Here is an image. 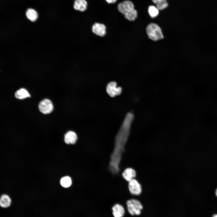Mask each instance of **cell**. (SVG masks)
<instances>
[{
    "label": "cell",
    "instance_id": "cell-1",
    "mask_svg": "<svg viewBox=\"0 0 217 217\" xmlns=\"http://www.w3.org/2000/svg\"><path fill=\"white\" fill-rule=\"evenodd\" d=\"M147 34L149 38L154 41L163 38L161 29L156 24L152 23L149 24L146 28Z\"/></svg>",
    "mask_w": 217,
    "mask_h": 217
},
{
    "label": "cell",
    "instance_id": "cell-2",
    "mask_svg": "<svg viewBox=\"0 0 217 217\" xmlns=\"http://www.w3.org/2000/svg\"><path fill=\"white\" fill-rule=\"evenodd\" d=\"M127 209L132 215H139L143 209V206L139 200L134 199L128 200L127 202Z\"/></svg>",
    "mask_w": 217,
    "mask_h": 217
},
{
    "label": "cell",
    "instance_id": "cell-3",
    "mask_svg": "<svg viewBox=\"0 0 217 217\" xmlns=\"http://www.w3.org/2000/svg\"><path fill=\"white\" fill-rule=\"evenodd\" d=\"M38 107L39 111L44 114L51 113L54 108L52 101L48 99H45L41 101L39 104Z\"/></svg>",
    "mask_w": 217,
    "mask_h": 217
},
{
    "label": "cell",
    "instance_id": "cell-4",
    "mask_svg": "<svg viewBox=\"0 0 217 217\" xmlns=\"http://www.w3.org/2000/svg\"><path fill=\"white\" fill-rule=\"evenodd\" d=\"M115 82L111 81L107 85L106 90L107 93L111 97H114L119 95L122 92V88L120 87L117 86Z\"/></svg>",
    "mask_w": 217,
    "mask_h": 217
},
{
    "label": "cell",
    "instance_id": "cell-5",
    "mask_svg": "<svg viewBox=\"0 0 217 217\" xmlns=\"http://www.w3.org/2000/svg\"><path fill=\"white\" fill-rule=\"evenodd\" d=\"M118 11L123 14L125 15L134 9V4L129 0H125L118 5Z\"/></svg>",
    "mask_w": 217,
    "mask_h": 217
},
{
    "label": "cell",
    "instance_id": "cell-6",
    "mask_svg": "<svg viewBox=\"0 0 217 217\" xmlns=\"http://www.w3.org/2000/svg\"><path fill=\"white\" fill-rule=\"evenodd\" d=\"M128 182V188L131 193L134 195H140L142 193V188L138 181L134 178Z\"/></svg>",
    "mask_w": 217,
    "mask_h": 217
},
{
    "label": "cell",
    "instance_id": "cell-7",
    "mask_svg": "<svg viewBox=\"0 0 217 217\" xmlns=\"http://www.w3.org/2000/svg\"><path fill=\"white\" fill-rule=\"evenodd\" d=\"M92 31L97 36L103 37L106 34V27L103 24L99 23H96L92 26Z\"/></svg>",
    "mask_w": 217,
    "mask_h": 217
},
{
    "label": "cell",
    "instance_id": "cell-8",
    "mask_svg": "<svg viewBox=\"0 0 217 217\" xmlns=\"http://www.w3.org/2000/svg\"><path fill=\"white\" fill-rule=\"evenodd\" d=\"M77 139L76 133L73 131H69L64 135V141L67 144H74L76 142Z\"/></svg>",
    "mask_w": 217,
    "mask_h": 217
},
{
    "label": "cell",
    "instance_id": "cell-9",
    "mask_svg": "<svg viewBox=\"0 0 217 217\" xmlns=\"http://www.w3.org/2000/svg\"><path fill=\"white\" fill-rule=\"evenodd\" d=\"M136 175L135 171L131 168L126 169L122 174L123 178L128 182L134 179L136 176Z\"/></svg>",
    "mask_w": 217,
    "mask_h": 217
},
{
    "label": "cell",
    "instance_id": "cell-10",
    "mask_svg": "<svg viewBox=\"0 0 217 217\" xmlns=\"http://www.w3.org/2000/svg\"><path fill=\"white\" fill-rule=\"evenodd\" d=\"M87 3L85 0H75L73 7L77 11H84L87 8Z\"/></svg>",
    "mask_w": 217,
    "mask_h": 217
},
{
    "label": "cell",
    "instance_id": "cell-11",
    "mask_svg": "<svg viewBox=\"0 0 217 217\" xmlns=\"http://www.w3.org/2000/svg\"><path fill=\"white\" fill-rule=\"evenodd\" d=\"M112 211L114 217H122L125 213L123 207L118 204H116L113 206Z\"/></svg>",
    "mask_w": 217,
    "mask_h": 217
},
{
    "label": "cell",
    "instance_id": "cell-12",
    "mask_svg": "<svg viewBox=\"0 0 217 217\" xmlns=\"http://www.w3.org/2000/svg\"><path fill=\"white\" fill-rule=\"evenodd\" d=\"M11 202L10 197L6 194H3L0 197V206L2 208H6L9 207Z\"/></svg>",
    "mask_w": 217,
    "mask_h": 217
},
{
    "label": "cell",
    "instance_id": "cell-13",
    "mask_svg": "<svg viewBox=\"0 0 217 217\" xmlns=\"http://www.w3.org/2000/svg\"><path fill=\"white\" fill-rule=\"evenodd\" d=\"M15 97L19 99H24L30 97V95L27 90L22 88L17 90L15 93Z\"/></svg>",
    "mask_w": 217,
    "mask_h": 217
},
{
    "label": "cell",
    "instance_id": "cell-14",
    "mask_svg": "<svg viewBox=\"0 0 217 217\" xmlns=\"http://www.w3.org/2000/svg\"><path fill=\"white\" fill-rule=\"evenodd\" d=\"M26 15L27 18L31 21L36 20L38 17L37 12L34 9L29 8L26 12Z\"/></svg>",
    "mask_w": 217,
    "mask_h": 217
},
{
    "label": "cell",
    "instance_id": "cell-15",
    "mask_svg": "<svg viewBox=\"0 0 217 217\" xmlns=\"http://www.w3.org/2000/svg\"><path fill=\"white\" fill-rule=\"evenodd\" d=\"M61 185L65 188L70 187L72 184V180L71 178L66 176L62 178L60 180Z\"/></svg>",
    "mask_w": 217,
    "mask_h": 217
},
{
    "label": "cell",
    "instance_id": "cell-16",
    "mask_svg": "<svg viewBox=\"0 0 217 217\" xmlns=\"http://www.w3.org/2000/svg\"><path fill=\"white\" fill-rule=\"evenodd\" d=\"M159 10L156 7L153 5L149 6L148 9L149 14L153 18H155L158 16L159 14Z\"/></svg>",
    "mask_w": 217,
    "mask_h": 217
},
{
    "label": "cell",
    "instance_id": "cell-17",
    "mask_svg": "<svg viewBox=\"0 0 217 217\" xmlns=\"http://www.w3.org/2000/svg\"><path fill=\"white\" fill-rule=\"evenodd\" d=\"M153 2L156 5L161 3L167 2L166 0H152Z\"/></svg>",
    "mask_w": 217,
    "mask_h": 217
},
{
    "label": "cell",
    "instance_id": "cell-18",
    "mask_svg": "<svg viewBox=\"0 0 217 217\" xmlns=\"http://www.w3.org/2000/svg\"><path fill=\"white\" fill-rule=\"evenodd\" d=\"M109 4L115 3L117 0H105Z\"/></svg>",
    "mask_w": 217,
    "mask_h": 217
},
{
    "label": "cell",
    "instance_id": "cell-19",
    "mask_svg": "<svg viewBox=\"0 0 217 217\" xmlns=\"http://www.w3.org/2000/svg\"><path fill=\"white\" fill-rule=\"evenodd\" d=\"M212 217H217V214L214 215Z\"/></svg>",
    "mask_w": 217,
    "mask_h": 217
},
{
    "label": "cell",
    "instance_id": "cell-20",
    "mask_svg": "<svg viewBox=\"0 0 217 217\" xmlns=\"http://www.w3.org/2000/svg\"><path fill=\"white\" fill-rule=\"evenodd\" d=\"M215 194L216 196L217 197V188L215 190Z\"/></svg>",
    "mask_w": 217,
    "mask_h": 217
}]
</instances>
